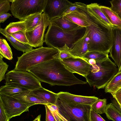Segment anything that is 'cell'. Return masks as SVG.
<instances>
[{
	"mask_svg": "<svg viewBox=\"0 0 121 121\" xmlns=\"http://www.w3.org/2000/svg\"><path fill=\"white\" fill-rule=\"evenodd\" d=\"M5 79V83L17 85L29 90L42 87L39 80L32 74L26 71L14 69L7 73Z\"/></svg>",
	"mask_w": 121,
	"mask_h": 121,
	"instance_id": "ba28073f",
	"label": "cell"
},
{
	"mask_svg": "<svg viewBox=\"0 0 121 121\" xmlns=\"http://www.w3.org/2000/svg\"><path fill=\"white\" fill-rule=\"evenodd\" d=\"M26 31H19L13 33L10 35L20 42L28 44L29 41L25 33Z\"/></svg>",
	"mask_w": 121,
	"mask_h": 121,
	"instance_id": "836d02e7",
	"label": "cell"
},
{
	"mask_svg": "<svg viewBox=\"0 0 121 121\" xmlns=\"http://www.w3.org/2000/svg\"><path fill=\"white\" fill-rule=\"evenodd\" d=\"M0 32L7 39L11 45L17 50L25 53L33 49V47L29 45L20 42L8 34L6 32L4 29L0 28Z\"/></svg>",
	"mask_w": 121,
	"mask_h": 121,
	"instance_id": "d6986e66",
	"label": "cell"
},
{
	"mask_svg": "<svg viewBox=\"0 0 121 121\" xmlns=\"http://www.w3.org/2000/svg\"><path fill=\"white\" fill-rule=\"evenodd\" d=\"M41 115H39L32 121H41Z\"/></svg>",
	"mask_w": 121,
	"mask_h": 121,
	"instance_id": "f6af8a7d",
	"label": "cell"
},
{
	"mask_svg": "<svg viewBox=\"0 0 121 121\" xmlns=\"http://www.w3.org/2000/svg\"><path fill=\"white\" fill-rule=\"evenodd\" d=\"M121 71V64L120 66V67L119 69L118 70V72H120Z\"/></svg>",
	"mask_w": 121,
	"mask_h": 121,
	"instance_id": "bcb514c9",
	"label": "cell"
},
{
	"mask_svg": "<svg viewBox=\"0 0 121 121\" xmlns=\"http://www.w3.org/2000/svg\"><path fill=\"white\" fill-rule=\"evenodd\" d=\"M61 61L72 73H78L85 78L91 71V65L87 60L82 58L73 56Z\"/></svg>",
	"mask_w": 121,
	"mask_h": 121,
	"instance_id": "7c38bea8",
	"label": "cell"
},
{
	"mask_svg": "<svg viewBox=\"0 0 121 121\" xmlns=\"http://www.w3.org/2000/svg\"><path fill=\"white\" fill-rule=\"evenodd\" d=\"M121 88V71L118 72L108 83L104 88L106 93L111 94Z\"/></svg>",
	"mask_w": 121,
	"mask_h": 121,
	"instance_id": "7402d4cb",
	"label": "cell"
},
{
	"mask_svg": "<svg viewBox=\"0 0 121 121\" xmlns=\"http://www.w3.org/2000/svg\"><path fill=\"white\" fill-rule=\"evenodd\" d=\"M87 6L103 23L112 28L114 26L102 11L99 4L97 3H91L87 5Z\"/></svg>",
	"mask_w": 121,
	"mask_h": 121,
	"instance_id": "cb8c5ba5",
	"label": "cell"
},
{
	"mask_svg": "<svg viewBox=\"0 0 121 121\" xmlns=\"http://www.w3.org/2000/svg\"><path fill=\"white\" fill-rule=\"evenodd\" d=\"M10 10L15 17L20 21L37 13H42L47 0H10Z\"/></svg>",
	"mask_w": 121,
	"mask_h": 121,
	"instance_id": "8992f818",
	"label": "cell"
},
{
	"mask_svg": "<svg viewBox=\"0 0 121 121\" xmlns=\"http://www.w3.org/2000/svg\"><path fill=\"white\" fill-rule=\"evenodd\" d=\"M0 101L10 119L13 117L20 116L24 112L29 111V108L33 105L23 103L13 97L0 93Z\"/></svg>",
	"mask_w": 121,
	"mask_h": 121,
	"instance_id": "9c48e42d",
	"label": "cell"
},
{
	"mask_svg": "<svg viewBox=\"0 0 121 121\" xmlns=\"http://www.w3.org/2000/svg\"><path fill=\"white\" fill-rule=\"evenodd\" d=\"M46 105L57 121H67L60 113L56 105L48 104Z\"/></svg>",
	"mask_w": 121,
	"mask_h": 121,
	"instance_id": "4dcf8cb0",
	"label": "cell"
},
{
	"mask_svg": "<svg viewBox=\"0 0 121 121\" xmlns=\"http://www.w3.org/2000/svg\"><path fill=\"white\" fill-rule=\"evenodd\" d=\"M67 121H90L91 106L67 103L58 99L56 104Z\"/></svg>",
	"mask_w": 121,
	"mask_h": 121,
	"instance_id": "52a82bcc",
	"label": "cell"
},
{
	"mask_svg": "<svg viewBox=\"0 0 121 121\" xmlns=\"http://www.w3.org/2000/svg\"><path fill=\"white\" fill-rule=\"evenodd\" d=\"M10 119L6 113L1 102L0 101V121H9Z\"/></svg>",
	"mask_w": 121,
	"mask_h": 121,
	"instance_id": "74e56055",
	"label": "cell"
},
{
	"mask_svg": "<svg viewBox=\"0 0 121 121\" xmlns=\"http://www.w3.org/2000/svg\"><path fill=\"white\" fill-rule=\"evenodd\" d=\"M106 99H98L91 105L92 109L96 113L99 114L105 113L107 106Z\"/></svg>",
	"mask_w": 121,
	"mask_h": 121,
	"instance_id": "f546056e",
	"label": "cell"
},
{
	"mask_svg": "<svg viewBox=\"0 0 121 121\" xmlns=\"http://www.w3.org/2000/svg\"><path fill=\"white\" fill-rule=\"evenodd\" d=\"M87 61L91 65H93L96 63V61L93 59H90Z\"/></svg>",
	"mask_w": 121,
	"mask_h": 121,
	"instance_id": "ee69618b",
	"label": "cell"
},
{
	"mask_svg": "<svg viewBox=\"0 0 121 121\" xmlns=\"http://www.w3.org/2000/svg\"><path fill=\"white\" fill-rule=\"evenodd\" d=\"M42 13H36L27 17L25 20L26 31H31L38 25L41 18Z\"/></svg>",
	"mask_w": 121,
	"mask_h": 121,
	"instance_id": "484cf974",
	"label": "cell"
},
{
	"mask_svg": "<svg viewBox=\"0 0 121 121\" xmlns=\"http://www.w3.org/2000/svg\"><path fill=\"white\" fill-rule=\"evenodd\" d=\"M28 90L17 85L5 83V85L1 86L0 93L9 96L13 97Z\"/></svg>",
	"mask_w": 121,
	"mask_h": 121,
	"instance_id": "ffe728a7",
	"label": "cell"
},
{
	"mask_svg": "<svg viewBox=\"0 0 121 121\" xmlns=\"http://www.w3.org/2000/svg\"><path fill=\"white\" fill-rule=\"evenodd\" d=\"M112 102L114 105L121 112V107L116 100L114 99L112 100Z\"/></svg>",
	"mask_w": 121,
	"mask_h": 121,
	"instance_id": "7bdbcfd3",
	"label": "cell"
},
{
	"mask_svg": "<svg viewBox=\"0 0 121 121\" xmlns=\"http://www.w3.org/2000/svg\"><path fill=\"white\" fill-rule=\"evenodd\" d=\"M69 49L70 48L65 44L63 47L57 49L60 52L59 59L61 60L74 56L70 53Z\"/></svg>",
	"mask_w": 121,
	"mask_h": 121,
	"instance_id": "d6a6232c",
	"label": "cell"
},
{
	"mask_svg": "<svg viewBox=\"0 0 121 121\" xmlns=\"http://www.w3.org/2000/svg\"><path fill=\"white\" fill-rule=\"evenodd\" d=\"M105 113L109 120L113 121H121V112L112 103L107 104Z\"/></svg>",
	"mask_w": 121,
	"mask_h": 121,
	"instance_id": "d4e9b609",
	"label": "cell"
},
{
	"mask_svg": "<svg viewBox=\"0 0 121 121\" xmlns=\"http://www.w3.org/2000/svg\"><path fill=\"white\" fill-rule=\"evenodd\" d=\"M0 53L3 57L9 60L13 58L11 49L5 39H0Z\"/></svg>",
	"mask_w": 121,
	"mask_h": 121,
	"instance_id": "f1b7e54d",
	"label": "cell"
},
{
	"mask_svg": "<svg viewBox=\"0 0 121 121\" xmlns=\"http://www.w3.org/2000/svg\"><path fill=\"white\" fill-rule=\"evenodd\" d=\"M50 21L54 23L63 30L66 31L72 30L80 26L65 16H62L55 18Z\"/></svg>",
	"mask_w": 121,
	"mask_h": 121,
	"instance_id": "44dd1931",
	"label": "cell"
},
{
	"mask_svg": "<svg viewBox=\"0 0 121 121\" xmlns=\"http://www.w3.org/2000/svg\"><path fill=\"white\" fill-rule=\"evenodd\" d=\"M109 2L111 5L110 8L121 20V0H112Z\"/></svg>",
	"mask_w": 121,
	"mask_h": 121,
	"instance_id": "1f68e13d",
	"label": "cell"
},
{
	"mask_svg": "<svg viewBox=\"0 0 121 121\" xmlns=\"http://www.w3.org/2000/svg\"><path fill=\"white\" fill-rule=\"evenodd\" d=\"M111 94L113 98L121 107V88L115 92Z\"/></svg>",
	"mask_w": 121,
	"mask_h": 121,
	"instance_id": "ab89813d",
	"label": "cell"
},
{
	"mask_svg": "<svg viewBox=\"0 0 121 121\" xmlns=\"http://www.w3.org/2000/svg\"><path fill=\"white\" fill-rule=\"evenodd\" d=\"M90 25L86 27L89 30V51H97L108 54L112 45V28L101 22L87 6L79 2Z\"/></svg>",
	"mask_w": 121,
	"mask_h": 121,
	"instance_id": "7a4b0ae2",
	"label": "cell"
},
{
	"mask_svg": "<svg viewBox=\"0 0 121 121\" xmlns=\"http://www.w3.org/2000/svg\"><path fill=\"white\" fill-rule=\"evenodd\" d=\"M78 7L76 2L73 3V5L69 7L63 13L62 16H65L67 14L78 9Z\"/></svg>",
	"mask_w": 121,
	"mask_h": 121,
	"instance_id": "60d3db41",
	"label": "cell"
},
{
	"mask_svg": "<svg viewBox=\"0 0 121 121\" xmlns=\"http://www.w3.org/2000/svg\"><path fill=\"white\" fill-rule=\"evenodd\" d=\"M26 71L32 74L40 82L52 86H70L87 82L76 77L60 59L41 63L28 68Z\"/></svg>",
	"mask_w": 121,
	"mask_h": 121,
	"instance_id": "6da1fadb",
	"label": "cell"
},
{
	"mask_svg": "<svg viewBox=\"0 0 121 121\" xmlns=\"http://www.w3.org/2000/svg\"><path fill=\"white\" fill-rule=\"evenodd\" d=\"M57 94L58 98L60 100L72 104L87 105L91 106L99 99L95 96L78 95L66 92H60Z\"/></svg>",
	"mask_w": 121,
	"mask_h": 121,
	"instance_id": "5bb4252c",
	"label": "cell"
},
{
	"mask_svg": "<svg viewBox=\"0 0 121 121\" xmlns=\"http://www.w3.org/2000/svg\"><path fill=\"white\" fill-rule=\"evenodd\" d=\"M100 9L110 22L114 26L121 28V20L110 8L100 5Z\"/></svg>",
	"mask_w": 121,
	"mask_h": 121,
	"instance_id": "603a6c76",
	"label": "cell"
},
{
	"mask_svg": "<svg viewBox=\"0 0 121 121\" xmlns=\"http://www.w3.org/2000/svg\"><path fill=\"white\" fill-rule=\"evenodd\" d=\"M112 41L109 52L110 56L119 69L121 64V28L113 26L112 28Z\"/></svg>",
	"mask_w": 121,
	"mask_h": 121,
	"instance_id": "4fadbf2b",
	"label": "cell"
},
{
	"mask_svg": "<svg viewBox=\"0 0 121 121\" xmlns=\"http://www.w3.org/2000/svg\"><path fill=\"white\" fill-rule=\"evenodd\" d=\"M90 121H106L98 113L91 109L90 114Z\"/></svg>",
	"mask_w": 121,
	"mask_h": 121,
	"instance_id": "8d00e7d4",
	"label": "cell"
},
{
	"mask_svg": "<svg viewBox=\"0 0 121 121\" xmlns=\"http://www.w3.org/2000/svg\"><path fill=\"white\" fill-rule=\"evenodd\" d=\"M13 97L25 103L33 104H48L44 101L36 96L31 90H28L14 96Z\"/></svg>",
	"mask_w": 121,
	"mask_h": 121,
	"instance_id": "ac0fdd59",
	"label": "cell"
},
{
	"mask_svg": "<svg viewBox=\"0 0 121 121\" xmlns=\"http://www.w3.org/2000/svg\"><path fill=\"white\" fill-rule=\"evenodd\" d=\"M50 22V20L48 16L44 13H42L38 25L31 31H26V35L29 41L28 45L35 48L42 46L45 42V32Z\"/></svg>",
	"mask_w": 121,
	"mask_h": 121,
	"instance_id": "30bf717a",
	"label": "cell"
},
{
	"mask_svg": "<svg viewBox=\"0 0 121 121\" xmlns=\"http://www.w3.org/2000/svg\"><path fill=\"white\" fill-rule=\"evenodd\" d=\"M108 54L97 51H88L85 54L82 58L88 60L93 59L96 62L101 61L107 59L108 57Z\"/></svg>",
	"mask_w": 121,
	"mask_h": 121,
	"instance_id": "83f0119b",
	"label": "cell"
},
{
	"mask_svg": "<svg viewBox=\"0 0 121 121\" xmlns=\"http://www.w3.org/2000/svg\"><path fill=\"white\" fill-rule=\"evenodd\" d=\"M73 4L67 0H47L43 12L51 21L62 16L65 11Z\"/></svg>",
	"mask_w": 121,
	"mask_h": 121,
	"instance_id": "8fae6325",
	"label": "cell"
},
{
	"mask_svg": "<svg viewBox=\"0 0 121 121\" xmlns=\"http://www.w3.org/2000/svg\"><path fill=\"white\" fill-rule=\"evenodd\" d=\"M3 57L0 55V82L5 79V74L7 71L9 65L3 60Z\"/></svg>",
	"mask_w": 121,
	"mask_h": 121,
	"instance_id": "e575fe53",
	"label": "cell"
},
{
	"mask_svg": "<svg viewBox=\"0 0 121 121\" xmlns=\"http://www.w3.org/2000/svg\"><path fill=\"white\" fill-rule=\"evenodd\" d=\"M11 15L9 13H4L0 14V22L3 23Z\"/></svg>",
	"mask_w": 121,
	"mask_h": 121,
	"instance_id": "b9f144b4",
	"label": "cell"
},
{
	"mask_svg": "<svg viewBox=\"0 0 121 121\" xmlns=\"http://www.w3.org/2000/svg\"><path fill=\"white\" fill-rule=\"evenodd\" d=\"M76 3L78 8L64 16L79 26L86 28L90 24L88 21L85 12L79 2Z\"/></svg>",
	"mask_w": 121,
	"mask_h": 121,
	"instance_id": "2e32d148",
	"label": "cell"
},
{
	"mask_svg": "<svg viewBox=\"0 0 121 121\" xmlns=\"http://www.w3.org/2000/svg\"><path fill=\"white\" fill-rule=\"evenodd\" d=\"M10 0H0V14L7 13L10 10Z\"/></svg>",
	"mask_w": 121,
	"mask_h": 121,
	"instance_id": "d590c367",
	"label": "cell"
},
{
	"mask_svg": "<svg viewBox=\"0 0 121 121\" xmlns=\"http://www.w3.org/2000/svg\"><path fill=\"white\" fill-rule=\"evenodd\" d=\"M59 51L57 49L43 46L39 47L18 57L14 69L26 71L28 68L41 63L59 59Z\"/></svg>",
	"mask_w": 121,
	"mask_h": 121,
	"instance_id": "277c9868",
	"label": "cell"
},
{
	"mask_svg": "<svg viewBox=\"0 0 121 121\" xmlns=\"http://www.w3.org/2000/svg\"><path fill=\"white\" fill-rule=\"evenodd\" d=\"M4 29L6 32L10 35L19 31H26L25 20L10 22L6 26Z\"/></svg>",
	"mask_w": 121,
	"mask_h": 121,
	"instance_id": "4316f807",
	"label": "cell"
},
{
	"mask_svg": "<svg viewBox=\"0 0 121 121\" xmlns=\"http://www.w3.org/2000/svg\"><path fill=\"white\" fill-rule=\"evenodd\" d=\"M44 105L46 110V121H57L47 105Z\"/></svg>",
	"mask_w": 121,
	"mask_h": 121,
	"instance_id": "f35d334b",
	"label": "cell"
},
{
	"mask_svg": "<svg viewBox=\"0 0 121 121\" xmlns=\"http://www.w3.org/2000/svg\"><path fill=\"white\" fill-rule=\"evenodd\" d=\"M91 66L90 72L85 78L91 86L95 87L98 89L104 88L118 70L115 63L109 58L103 61L96 62Z\"/></svg>",
	"mask_w": 121,
	"mask_h": 121,
	"instance_id": "5b68a950",
	"label": "cell"
},
{
	"mask_svg": "<svg viewBox=\"0 0 121 121\" xmlns=\"http://www.w3.org/2000/svg\"><path fill=\"white\" fill-rule=\"evenodd\" d=\"M89 31L86 28L83 36L75 42L70 48L69 52L73 56L82 58L89 51L88 45L89 39L88 34Z\"/></svg>",
	"mask_w": 121,
	"mask_h": 121,
	"instance_id": "9a60e30c",
	"label": "cell"
},
{
	"mask_svg": "<svg viewBox=\"0 0 121 121\" xmlns=\"http://www.w3.org/2000/svg\"><path fill=\"white\" fill-rule=\"evenodd\" d=\"M31 91L36 96L44 101L48 104L56 105L58 99L57 93L43 87Z\"/></svg>",
	"mask_w": 121,
	"mask_h": 121,
	"instance_id": "e0dca14e",
	"label": "cell"
},
{
	"mask_svg": "<svg viewBox=\"0 0 121 121\" xmlns=\"http://www.w3.org/2000/svg\"><path fill=\"white\" fill-rule=\"evenodd\" d=\"M86 28L79 26L73 30H63L51 22L45 35V42L48 47L57 49L65 44L70 48L73 44L84 34Z\"/></svg>",
	"mask_w": 121,
	"mask_h": 121,
	"instance_id": "3957f363",
	"label": "cell"
}]
</instances>
